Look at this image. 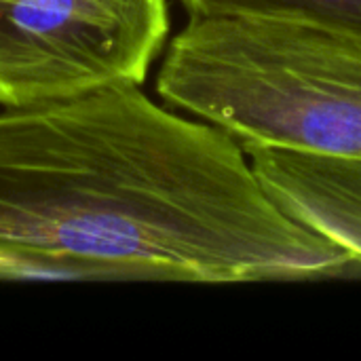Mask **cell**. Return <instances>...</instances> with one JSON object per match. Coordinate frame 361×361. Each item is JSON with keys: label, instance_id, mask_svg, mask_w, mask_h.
I'll return each mask as SVG.
<instances>
[{"label": "cell", "instance_id": "obj_3", "mask_svg": "<svg viewBox=\"0 0 361 361\" xmlns=\"http://www.w3.org/2000/svg\"><path fill=\"white\" fill-rule=\"evenodd\" d=\"M167 32V0H2L0 106L142 85Z\"/></svg>", "mask_w": 361, "mask_h": 361}, {"label": "cell", "instance_id": "obj_5", "mask_svg": "<svg viewBox=\"0 0 361 361\" xmlns=\"http://www.w3.org/2000/svg\"><path fill=\"white\" fill-rule=\"evenodd\" d=\"M190 19L281 21L361 36V0H180Z\"/></svg>", "mask_w": 361, "mask_h": 361}, {"label": "cell", "instance_id": "obj_6", "mask_svg": "<svg viewBox=\"0 0 361 361\" xmlns=\"http://www.w3.org/2000/svg\"><path fill=\"white\" fill-rule=\"evenodd\" d=\"M0 2H2V0H0Z\"/></svg>", "mask_w": 361, "mask_h": 361}, {"label": "cell", "instance_id": "obj_2", "mask_svg": "<svg viewBox=\"0 0 361 361\" xmlns=\"http://www.w3.org/2000/svg\"><path fill=\"white\" fill-rule=\"evenodd\" d=\"M157 93L241 146L361 159V36L254 19H188Z\"/></svg>", "mask_w": 361, "mask_h": 361}, {"label": "cell", "instance_id": "obj_4", "mask_svg": "<svg viewBox=\"0 0 361 361\" xmlns=\"http://www.w3.org/2000/svg\"><path fill=\"white\" fill-rule=\"evenodd\" d=\"M273 201L361 267V159L243 146Z\"/></svg>", "mask_w": 361, "mask_h": 361}, {"label": "cell", "instance_id": "obj_1", "mask_svg": "<svg viewBox=\"0 0 361 361\" xmlns=\"http://www.w3.org/2000/svg\"><path fill=\"white\" fill-rule=\"evenodd\" d=\"M355 267L224 129L140 85L0 110V281H302Z\"/></svg>", "mask_w": 361, "mask_h": 361}]
</instances>
